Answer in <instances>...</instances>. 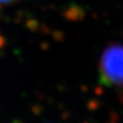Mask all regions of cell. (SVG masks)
I'll use <instances>...</instances> for the list:
<instances>
[{
    "instance_id": "cell-1",
    "label": "cell",
    "mask_w": 123,
    "mask_h": 123,
    "mask_svg": "<svg viewBox=\"0 0 123 123\" xmlns=\"http://www.w3.org/2000/svg\"><path fill=\"white\" fill-rule=\"evenodd\" d=\"M100 83L107 87H123V44H111L103 51L98 64Z\"/></svg>"
},
{
    "instance_id": "cell-2",
    "label": "cell",
    "mask_w": 123,
    "mask_h": 123,
    "mask_svg": "<svg viewBox=\"0 0 123 123\" xmlns=\"http://www.w3.org/2000/svg\"><path fill=\"white\" fill-rule=\"evenodd\" d=\"M18 0H0V5H8V4H13Z\"/></svg>"
}]
</instances>
